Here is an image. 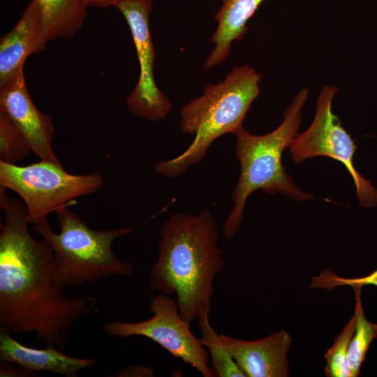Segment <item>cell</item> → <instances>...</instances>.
<instances>
[{
	"label": "cell",
	"instance_id": "cell-15",
	"mask_svg": "<svg viewBox=\"0 0 377 377\" xmlns=\"http://www.w3.org/2000/svg\"><path fill=\"white\" fill-rule=\"evenodd\" d=\"M40 12L41 40L70 38L79 31L87 15L88 0H36Z\"/></svg>",
	"mask_w": 377,
	"mask_h": 377
},
{
	"label": "cell",
	"instance_id": "cell-8",
	"mask_svg": "<svg viewBox=\"0 0 377 377\" xmlns=\"http://www.w3.org/2000/svg\"><path fill=\"white\" fill-rule=\"evenodd\" d=\"M149 309L153 313L149 319L137 323L109 322L104 326L105 332L116 337H147L175 357L191 364L202 376L214 377L208 365L209 354L191 332V323L182 317L176 301L160 293L151 300Z\"/></svg>",
	"mask_w": 377,
	"mask_h": 377
},
{
	"label": "cell",
	"instance_id": "cell-9",
	"mask_svg": "<svg viewBox=\"0 0 377 377\" xmlns=\"http://www.w3.org/2000/svg\"><path fill=\"white\" fill-rule=\"evenodd\" d=\"M152 3L153 0H120L115 7L128 24L140 64V76L126 100V105L135 115L156 121L169 114L172 105L154 79L155 50L149 27Z\"/></svg>",
	"mask_w": 377,
	"mask_h": 377
},
{
	"label": "cell",
	"instance_id": "cell-14",
	"mask_svg": "<svg viewBox=\"0 0 377 377\" xmlns=\"http://www.w3.org/2000/svg\"><path fill=\"white\" fill-rule=\"evenodd\" d=\"M265 0H222L215 15L217 28L211 42L214 48L204 63L208 70L219 65L229 55L232 43L241 40L248 31L246 23Z\"/></svg>",
	"mask_w": 377,
	"mask_h": 377
},
{
	"label": "cell",
	"instance_id": "cell-20",
	"mask_svg": "<svg viewBox=\"0 0 377 377\" xmlns=\"http://www.w3.org/2000/svg\"><path fill=\"white\" fill-rule=\"evenodd\" d=\"M367 285L377 287V269L365 276L343 278L326 269L320 272L318 276L312 278L310 287L311 288H324L332 290L337 287L343 286L356 288Z\"/></svg>",
	"mask_w": 377,
	"mask_h": 377
},
{
	"label": "cell",
	"instance_id": "cell-17",
	"mask_svg": "<svg viewBox=\"0 0 377 377\" xmlns=\"http://www.w3.org/2000/svg\"><path fill=\"white\" fill-rule=\"evenodd\" d=\"M362 287L354 288L357 313L356 326L349 343L348 360L351 377L359 376L371 341L377 337V324L368 320L361 302Z\"/></svg>",
	"mask_w": 377,
	"mask_h": 377
},
{
	"label": "cell",
	"instance_id": "cell-11",
	"mask_svg": "<svg viewBox=\"0 0 377 377\" xmlns=\"http://www.w3.org/2000/svg\"><path fill=\"white\" fill-rule=\"evenodd\" d=\"M220 337L247 377L289 376L288 353L291 338L283 330L264 338L246 341L224 334Z\"/></svg>",
	"mask_w": 377,
	"mask_h": 377
},
{
	"label": "cell",
	"instance_id": "cell-22",
	"mask_svg": "<svg viewBox=\"0 0 377 377\" xmlns=\"http://www.w3.org/2000/svg\"><path fill=\"white\" fill-rule=\"evenodd\" d=\"M151 369L143 366L133 365L127 367L119 373L117 376H153Z\"/></svg>",
	"mask_w": 377,
	"mask_h": 377
},
{
	"label": "cell",
	"instance_id": "cell-18",
	"mask_svg": "<svg viewBox=\"0 0 377 377\" xmlns=\"http://www.w3.org/2000/svg\"><path fill=\"white\" fill-rule=\"evenodd\" d=\"M357 313L354 309L352 318L337 336L333 345L325 355V373L328 377H351L348 360V350L356 326Z\"/></svg>",
	"mask_w": 377,
	"mask_h": 377
},
{
	"label": "cell",
	"instance_id": "cell-6",
	"mask_svg": "<svg viewBox=\"0 0 377 377\" xmlns=\"http://www.w3.org/2000/svg\"><path fill=\"white\" fill-rule=\"evenodd\" d=\"M104 184L99 172L68 173L59 163L41 160L20 166L0 161V186L17 193L24 203L30 224L95 193Z\"/></svg>",
	"mask_w": 377,
	"mask_h": 377
},
{
	"label": "cell",
	"instance_id": "cell-10",
	"mask_svg": "<svg viewBox=\"0 0 377 377\" xmlns=\"http://www.w3.org/2000/svg\"><path fill=\"white\" fill-rule=\"evenodd\" d=\"M0 112L18 128L40 160L60 163L52 147L55 133L52 117L35 105L26 85L23 69L0 87Z\"/></svg>",
	"mask_w": 377,
	"mask_h": 377
},
{
	"label": "cell",
	"instance_id": "cell-1",
	"mask_svg": "<svg viewBox=\"0 0 377 377\" xmlns=\"http://www.w3.org/2000/svg\"><path fill=\"white\" fill-rule=\"evenodd\" d=\"M0 186L3 214L0 232V330L34 332L47 346L63 351L73 324L98 303L91 295L69 297L53 279L54 254L30 233L27 207Z\"/></svg>",
	"mask_w": 377,
	"mask_h": 377
},
{
	"label": "cell",
	"instance_id": "cell-3",
	"mask_svg": "<svg viewBox=\"0 0 377 377\" xmlns=\"http://www.w3.org/2000/svg\"><path fill=\"white\" fill-rule=\"evenodd\" d=\"M263 75L249 65L235 66L217 84H207L201 96L185 104L180 112V130L194 135L193 141L180 155L154 165V172L176 178L207 155L219 137L243 126L252 103L260 94Z\"/></svg>",
	"mask_w": 377,
	"mask_h": 377
},
{
	"label": "cell",
	"instance_id": "cell-13",
	"mask_svg": "<svg viewBox=\"0 0 377 377\" xmlns=\"http://www.w3.org/2000/svg\"><path fill=\"white\" fill-rule=\"evenodd\" d=\"M0 361L17 364L27 369L53 372L66 377H76L77 373L90 367L96 360L67 355L56 347L34 348L15 340L10 333L0 330Z\"/></svg>",
	"mask_w": 377,
	"mask_h": 377
},
{
	"label": "cell",
	"instance_id": "cell-23",
	"mask_svg": "<svg viewBox=\"0 0 377 377\" xmlns=\"http://www.w3.org/2000/svg\"><path fill=\"white\" fill-rule=\"evenodd\" d=\"M89 6L98 8H107L108 6H116L120 0H88Z\"/></svg>",
	"mask_w": 377,
	"mask_h": 377
},
{
	"label": "cell",
	"instance_id": "cell-16",
	"mask_svg": "<svg viewBox=\"0 0 377 377\" xmlns=\"http://www.w3.org/2000/svg\"><path fill=\"white\" fill-rule=\"evenodd\" d=\"M209 313H203L198 319L202 345L210 355L211 369L216 377H246L225 346L220 334L209 323Z\"/></svg>",
	"mask_w": 377,
	"mask_h": 377
},
{
	"label": "cell",
	"instance_id": "cell-21",
	"mask_svg": "<svg viewBox=\"0 0 377 377\" xmlns=\"http://www.w3.org/2000/svg\"><path fill=\"white\" fill-rule=\"evenodd\" d=\"M10 362L6 361H1L0 364V376H20V377H27V376H33L35 375V371L27 369L24 367H20V369L14 368Z\"/></svg>",
	"mask_w": 377,
	"mask_h": 377
},
{
	"label": "cell",
	"instance_id": "cell-4",
	"mask_svg": "<svg viewBox=\"0 0 377 377\" xmlns=\"http://www.w3.org/2000/svg\"><path fill=\"white\" fill-rule=\"evenodd\" d=\"M309 94L307 87L297 93L285 110L283 121L273 131L254 135L242 126L235 132V151L241 171L232 193L234 207L223 223V235L226 239H232L236 235L246 201L256 190L269 195L279 193L297 201L313 198L295 186L282 163L283 151L298 135L302 110Z\"/></svg>",
	"mask_w": 377,
	"mask_h": 377
},
{
	"label": "cell",
	"instance_id": "cell-7",
	"mask_svg": "<svg viewBox=\"0 0 377 377\" xmlns=\"http://www.w3.org/2000/svg\"><path fill=\"white\" fill-rule=\"evenodd\" d=\"M337 91L336 86L322 88L311 124L297 135L290 146L291 158L296 164L317 156H328L342 163L353 179L360 204L374 207L377 205V189L355 168L353 156L357 145L332 112V104Z\"/></svg>",
	"mask_w": 377,
	"mask_h": 377
},
{
	"label": "cell",
	"instance_id": "cell-2",
	"mask_svg": "<svg viewBox=\"0 0 377 377\" xmlns=\"http://www.w3.org/2000/svg\"><path fill=\"white\" fill-rule=\"evenodd\" d=\"M211 212H177L160 230L158 257L149 279L151 291L175 294L182 317L189 323L210 313L214 281L225 261Z\"/></svg>",
	"mask_w": 377,
	"mask_h": 377
},
{
	"label": "cell",
	"instance_id": "cell-19",
	"mask_svg": "<svg viewBox=\"0 0 377 377\" xmlns=\"http://www.w3.org/2000/svg\"><path fill=\"white\" fill-rule=\"evenodd\" d=\"M31 147L22 133L0 112V161L16 164L31 153Z\"/></svg>",
	"mask_w": 377,
	"mask_h": 377
},
{
	"label": "cell",
	"instance_id": "cell-12",
	"mask_svg": "<svg viewBox=\"0 0 377 377\" xmlns=\"http://www.w3.org/2000/svg\"><path fill=\"white\" fill-rule=\"evenodd\" d=\"M45 49L41 40L40 18L36 0H31L14 28L0 40V87L24 68L27 57Z\"/></svg>",
	"mask_w": 377,
	"mask_h": 377
},
{
	"label": "cell",
	"instance_id": "cell-5",
	"mask_svg": "<svg viewBox=\"0 0 377 377\" xmlns=\"http://www.w3.org/2000/svg\"><path fill=\"white\" fill-rule=\"evenodd\" d=\"M56 214L59 232L52 230L47 218L31 225L53 251V279L57 287L73 288L112 276L133 274L132 264L120 260L112 249L114 241L130 234L133 227L95 230L68 207L58 210Z\"/></svg>",
	"mask_w": 377,
	"mask_h": 377
}]
</instances>
